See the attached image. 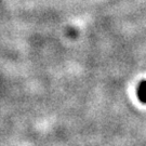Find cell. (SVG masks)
Returning <instances> with one entry per match:
<instances>
[{"label": "cell", "mask_w": 146, "mask_h": 146, "mask_svg": "<svg viewBox=\"0 0 146 146\" xmlns=\"http://www.w3.org/2000/svg\"><path fill=\"white\" fill-rule=\"evenodd\" d=\"M137 98L140 102L146 104V80L141 81L137 87Z\"/></svg>", "instance_id": "6da1fadb"}]
</instances>
